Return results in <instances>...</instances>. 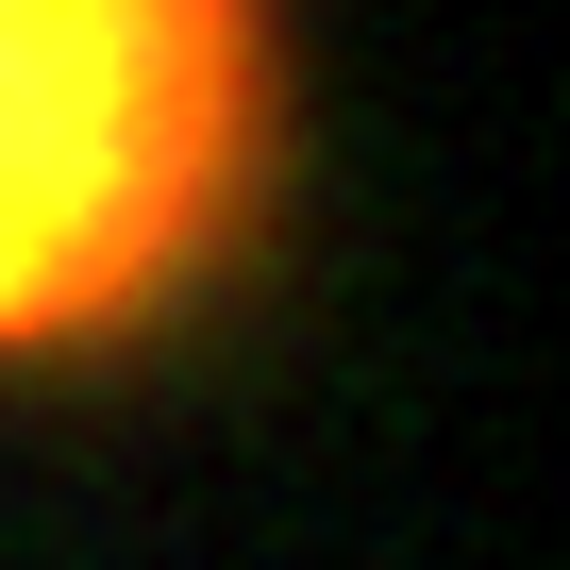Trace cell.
Listing matches in <instances>:
<instances>
[{"instance_id": "cell-1", "label": "cell", "mask_w": 570, "mask_h": 570, "mask_svg": "<svg viewBox=\"0 0 570 570\" xmlns=\"http://www.w3.org/2000/svg\"><path fill=\"white\" fill-rule=\"evenodd\" d=\"M285 0H0V386L118 370L268 235Z\"/></svg>"}]
</instances>
